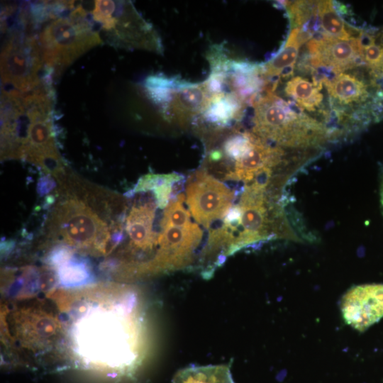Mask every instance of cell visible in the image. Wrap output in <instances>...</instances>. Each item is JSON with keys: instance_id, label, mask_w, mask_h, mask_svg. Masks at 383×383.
Here are the masks:
<instances>
[{"instance_id": "obj_1", "label": "cell", "mask_w": 383, "mask_h": 383, "mask_svg": "<svg viewBox=\"0 0 383 383\" xmlns=\"http://www.w3.org/2000/svg\"><path fill=\"white\" fill-rule=\"evenodd\" d=\"M252 106V132L274 145L306 151L318 148L331 140L323 122L274 92L263 91Z\"/></svg>"}, {"instance_id": "obj_2", "label": "cell", "mask_w": 383, "mask_h": 383, "mask_svg": "<svg viewBox=\"0 0 383 383\" xmlns=\"http://www.w3.org/2000/svg\"><path fill=\"white\" fill-rule=\"evenodd\" d=\"M49 5L52 20L38 39L45 67L59 74L82 54L100 44L101 39L92 18L81 6H72L70 15L65 16L62 14L63 1Z\"/></svg>"}, {"instance_id": "obj_3", "label": "cell", "mask_w": 383, "mask_h": 383, "mask_svg": "<svg viewBox=\"0 0 383 383\" xmlns=\"http://www.w3.org/2000/svg\"><path fill=\"white\" fill-rule=\"evenodd\" d=\"M91 18L106 40L128 50L163 52L160 35L129 1H95Z\"/></svg>"}, {"instance_id": "obj_4", "label": "cell", "mask_w": 383, "mask_h": 383, "mask_svg": "<svg viewBox=\"0 0 383 383\" xmlns=\"http://www.w3.org/2000/svg\"><path fill=\"white\" fill-rule=\"evenodd\" d=\"M144 88L162 117L182 128L194 125L206 108L211 95L205 80L190 82L163 74L148 77Z\"/></svg>"}, {"instance_id": "obj_5", "label": "cell", "mask_w": 383, "mask_h": 383, "mask_svg": "<svg viewBox=\"0 0 383 383\" xmlns=\"http://www.w3.org/2000/svg\"><path fill=\"white\" fill-rule=\"evenodd\" d=\"M287 157L285 149L267 142L252 131H244L226 149V160L232 162V169L225 178L244 184L275 178L278 168H284L289 162Z\"/></svg>"}, {"instance_id": "obj_6", "label": "cell", "mask_w": 383, "mask_h": 383, "mask_svg": "<svg viewBox=\"0 0 383 383\" xmlns=\"http://www.w3.org/2000/svg\"><path fill=\"white\" fill-rule=\"evenodd\" d=\"M21 29L10 30L1 55L3 89L30 91L46 81L39 77L45 67L37 37L29 33L26 22L18 17Z\"/></svg>"}, {"instance_id": "obj_7", "label": "cell", "mask_w": 383, "mask_h": 383, "mask_svg": "<svg viewBox=\"0 0 383 383\" xmlns=\"http://www.w3.org/2000/svg\"><path fill=\"white\" fill-rule=\"evenodd\" d=\"M235 199V191L205 170L196 171L187 181L185 200L189 213L206 228L224 219Z\"/></svg>"}, {"instance_id": "obj_8", "label": "cell", "mask_w": 383, "mask_h": 383, "mask_svg": "<svg viewBox=\"0 0 383 383\" xmlns=\"http://www.w3.org/2000/svg\"><path fill=\"white\" fill-rule=\"evenodd\" d=\"M157 248L151 274L196 266L202 241L200 226L191 221L183 225H160Z\"/></svg>"}, {"instance_id": "obj_9", "label": "cell", "mask_w": 383, "mask_h": 383, "mask_svg": "<svg viewBox=\"0 0 383 383\" xmlns=\"http://www.w3.org/2000/svg\"><path fill=\"white\" fill-rule=\"evenodd\" d=\"M341 310L345 321L363 331L383 317V284L357 286L343 296Z\"/></svg>"}, {"instance_id": "obj_10", "label": "cell", "mask_w": 383, "mask_h": 383, "mask_svg": "<svg viewBox=\"0 0 383 383\" xmlns=\"http://www.w3.org/2000/svg\"><path fill=\"white\" fill-rule=\"evenodd\" d=\"M313 38V35L299 28L292 29L283 48L271 60L261 65L262 73L269 84L277 86L282 78L292 77L301 45Z\"/></svg>"}, {"instance_id": "obj_11", "label": "cell", "mask_w": 383, "mask_h": 383, "mask_svg": "<svg viewBox=\"0 0 383 383\" xmlns=\"http://www.w3.org/2000/svg\"><path fill=\"white\" fill-rule=\"evenodd\" d=\"M316 23L322 35L339 40H349L356 38L361 27L348 24L338 12L333 1H316Z\"/></svg>"}, {"instance_id": "obj_12", "label": "cell", "mask_w": 383, "mask_h": 383, "mask_svg": "<svg viewBox=\"0 0 383 383\" xmlns=\"http://www.w3.org/2000/svg\"><path fill=\"white\" fill-rule=\"evenodd\" d=\"M313 82L308 79L296 76L291 77L284 87L285 94L293 99L304 111L315 112L323 106V84L321 79L312 77Z\"/></svg>"}, {"instance_id": "obj_13", "label": "cell", "mask_w": 383, "mask_h": 383, "mask_svg": "<svg viewBox=\"0 0 383 383\" xmlns=\"http://www.w3.org/2000/svg\"><path fill=\"white\" fill-rule=\"evenodd\" d=\"M172 383H234L226 365L190 366L178 371Z\"/></svg>"}, {"instance_id": "obj_14", "label": "cell", "mask_w": 383, "mask_h": 383, "mask_svg": "<svg viewBox=\"0 0 383 383\" xmlns=\"http://www.w3.org/2000/svg\"><path fill=\"white\" fill-rule=\"evenodd\" d=\"M379 195H380V204H381L382 211V213H383V166H382V170H381V180H380Z\"/></svg>"}]
</instances>
